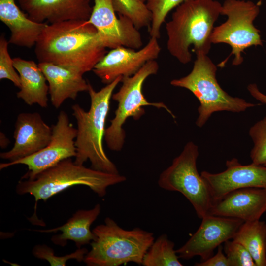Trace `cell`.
I'll return each instance as SVG.
<instances>
[{"label": "cell", "mask_w": 266, "mask_h": 266, "mask_svg": "<svg viewBox=\"0 0 266 266\" xmlns=\"http://www.w3.org/2000/svg\"><path fill=\"white\" fill-rule=\"evenodd\" d=\"M91 0H18L20 8L32 20L52 24L67 20H87Z\"/></svg>", "instance_id": "cell-17"}, {"label": "cell", "mask_w": 266, "mask_h": 266, "mask_svg": "<svg viewBox=\"0 0 266 266\" xmlns=\"http://www.w3.org/2000/svg\"><path fill=\"white\" fill-rule=\"evenodd\" d=\"M198 146L188 142L171 165L160 174L158 183L164 190L181 193L202 219L209 215L213 200L207 183L198 171Z\"/></svg>", "instance_id": "cell-8"}, {"label": "cell", "mask_w": 266, "mask_h": 266, "mask_svg": "<svg viewBox=\"0 0 266 266\" xmlns=\"http://www.w3.org/2000/svg\"><path fill=\"white\" fill-rule=\"evenodd\" d=\"M224 244L223 249L229 266H256L252 256L242 244L233 239Z\"/></svg>", "instance_id": "cell-28"}, {"label": "cell", "mask_w": 266, "mask_h": 266, "mask_svg": "<svg viewBox=\"0 0 266 266\" xmlns=\"http://www.w3.org/2000/svg\"><path fill=\"white\" fill-rule=\"evenodd\" d=\"M161 51L158 39L154 37H150L147 44L138 50L119 47L106 53L92 71L107 85L118 77L134 75L147 62L156 60Z\"/></svg>", "instance_id": "cell-13"}, {"label": "cell", "mask_w": 266, "mask_h": 266, "mask_svg": "<svg viewBox=\"0 0 266 266\" xmlns=\"http://www.w3.org/2000/svg\"><path fill=\"white\" fill-rule=\"evenodd\" d=\"M113 8L118 15L130 20L140 30L149 27L151 14L146 4L142 0H111Z\"/></svg>", "instance_id": "cell-24"}, {"label": "cell", "mask_w": 266, "mask_h": 266, "mask_svg": "<svg viewBox=\"0 0 266 266\" xmlns=\"http://www.w3.org/2000/svg\"><path fill=\"white\" fill-rule=\"evenodd\" d=\"M243 222L237 218L208 215L202 218L197 231L176 252L179 258L189 260L198 256L201 261H204L212 255L215 248L232 239Z\"/></svg>", "instance_id": "cell-12"}, {"label": "cell", "mask_w": 266, "mask_h": 266, "mask_svg": "<svg viewBox=\"0 0 266 266\" xmlns=\"http://www.w3.org/2000/svg\"><path fill=\"white\" fill-rule=\"evenodd\" d=\"M8 44V41L2 35L0 37V79H8L19 88L20 78L9 53Z\"/></svg>", "instance_id": "cell-29"}, {"label": "cell", "mask_w": 266, "mask_h": 266, "mask_svg": "<svg viewBox=\"0 0 266 266\" xmlns=\"http://www.w3.org/2000/svg\"><path fill=\"white\" fill-rule=\"evenodd\" d=\"M192 71L187 75L173 79L170 84L190 91L200 104L198 108L196 125L202 127L215 112L227 111L239 113L261 104H254L243 99L233 97L226 92L216 79V66L207 56L196 53Z\"/></svg>", "instance_id": "cell-6"}, {"label": "cell", "mask_w": 266, "mask_h": 266, "mask_svg": "<svg viewBox=\"0 0 266 266\" xmlns=\"http://www.w3.org/2000/svg\"><path fill=\"white\" fill-rule=\"evenodd\" d=\"M92 231L95 238L83 260L88 266H118L129 262L142 265L154 241L153 233L139 228L124 229L109 217Z\"/></svg>", "instance_id": "cell-5"}, {"label": "cell", "mask_w": 266, "mask_h": 266, "mask_svg": "<svg viewBox=\"0 0 266 266\" xmlns=\"http://www.w3.org/2000/svg\"><path fill=\"white\" fill-rule=\"evenodd\" d=\"M159 66L156 60L147 62L134 75L123 77L119 90L113 94L112 99L118 102L115 116L110 121V126L105 130L104 139L107 147L112 151H119L124 145L126 134L123 126L126 120L133 117L138 120L145 114L143 108L152 106L163 108L169 113L173 119L176 117L163 102H150L145 98L142 87L145 80L150 76L156 74Z\"/></svg>", "instance_id": "cell-7"}, {"label": "cell", "mask_w": 266, "mask_h": 266, "mask_svg": "<svg viewBox=\"0 0 266 266\" xmlns=\"http://www.w3.org/2000/svg\"><path fill=\"white\" fill-rule=\"evenodd\" d=\"M233 240L242 244L252 256L256 266H266V223L257 220L244 222Z\"/></svg>", "instance_id": "cell-22"}, {"label": "cell", "mask_w": 266, "mask_h": 266, "mask_svg": "<svg viewBox=\"0 0 266 266\" xmlns=\"http://www.w3.org/2000/svg\"><path fill=\"white\" fill-rule=\"evenodd\" d=\"M52 133V127L39 113H20L15 124L14 145L10 150L0 153V157L13 162L34 154L48 145Z\"/></svg>", "instance_id": "cell-15"}, {"label": "cell", "mask_w": 266, "mask_h": 266, "mask_svg": "<svg viewBox=\"0 0 266 266\" xmlns=\"http://www.w3.org/2000/svg\"><path fill=\"white\" fill-rule=\"evenodd\" d=\"M190 0H148L146 5L151 14L149 28L150 37L159 39L161 28L170 11L184 2Z\"/></svg>", "instance_id": "cell-25"}, {"label": "cell", "mask_w": 266, "mask_h": 266, "mask_svg": "<svg viewBox=\"0 0 266 266\" xmlns=\"http://www.w3.org/2000/svg\"><path fill=\"white\" fill-rule=\"evenodd\" d=\"M13 59L14 66L20 78V90L17 97L28 105L48 106L49 87L46 78L38 64L19 57Z\"/></svg>", "instance_id": "cell-20"}, {"label": "cell", "mask_w": 266, "mask_h": 266, "mask_svg": "<svg viewBox=\"0 0 266 266\" xmlns=\"http://www.w3.org/2000/svg\"><path fill=\"white\" fill-rule=\"evenodd\" d=\"M247 90L254 98L262 103L266 104V94L260 91L256 84L252 83L248 85Z\"/></svg>", "instance_id": "cell-31"}, {"label": "cell", "mask_w": 266, "mask_h": 266, "mask_svg": "<svg viewBox=\"0 0 266 266\" xmlns=\"http://www.w3.org/2000/svg\"><path fill=\"white\" fill-rule=\"evenodd\" d=\"M125 176L112 174L78 165L72 158L65 159L37 174L33 180H20L16 188L19 195L29 194L34 197V214L40 200L49 198L76 185L89 187L100 197L106 194L108 187L124 182Z\"/></svg>", "instance_id": "cell-4"}, {"label": "cell", "mask_w": 266, "mask_h": 266, "mask_svg": "<svg viewBox=\"0 0 266 266\" xmlns=\"http://www.w3.org/2000/svg\"><path fill=\"white\" fill-rule=\"evenodd\" d=\"M222 6L215 0H190L177 6L166 25V47L170 54L183 64L191 61V46L196 54L207 55L214 25L221 15Z\"/></svg>", "instance_id": "cell-2"}, {"label": "cell", "mask_w": 266, "mask_h": 266, "mask_svg": "<svg viewBox=\"0 0 266 266\" xmlns=\"http://www.w3.org/2000/svg\"><path fill=\"white\" fill-rule=\"evenodd\" d=\"M120 77L96 91L89 83L87 92L90 97L89 110L85 111L78 104L72 105V115L77 124L75 138L76 155L74 161L83 165L88 160L92 168L108 173H119L116 165L106 155L103 146L105 122L110 110L113 92L121 82Z\"/></svg>", "instance_id": "cell-3"}, {"label": "cell", "mask_w": 266, "mask_h": 266, "mask_svg": "<svg viewBox=\"0 0 266 266\" xmlns=\"http://www.w3.org/2000/svg\"><path fill=\"white\" fill-rule=\"evenodd\" d=\"M174 250V243L163 234L154 240L144 256V266H182Z\"/></svg>", "instance_id": "cell-23"}, {"label": "cell", "mask_w": 266, "mask_h": 266, "mask_svg": "<svg viewBox=\"0 0 266 266\" xmlns=\"http://www.w3.org/2000/svg\"><path fill=\"white\" fill-rule=\"evenodd\" d=\"M52 133L48 145L30 156L19 160L0 164V169L16 165H25L28 171L21 180H33L39 173L68 158L75 157L77 129L70 122L66 112L62 110L55 124L51 125Z\"/></svg>", "instance_id": "cell-10"}, {"label": "cell", "mask_w": 266, "mask_h": 266, "mask_svg": "<svg viewBox=\"0 0 266 266\" xmlns=\"http://www.w3.org/2000/svg\"><path fill=\"white\" fill-rule=\"evenodd\" d=\"M260 6L251 0H225L222 6L221 15L227 20L214 28L211 36L212 44L226 43L232 49L234 55L232 64H242V56L245 49L251 46H262L260 30L254 21L260 13Z\"/></svg>", "instance_id": "cell-9"}, {"label": "cell", "mask_w": 266, "mask_h": 266, "mask_svg": "<svg viewBox=\"0 0 266 266\" xmlns=\"http://www.w3.org/2000/svg\"><path fill=\"white\" fill-rule=\"evenodd\" d=\"M101 206L97 204L89 210H79L62 226L47 230H36L41 233H52L61 231V234L53 235L51 241L55 245L66 246L68 240L75 242L77 248L90 244L95 239V235L90 227L100 213Z\"/></svg>", "instance_id": "cell-21"}, {"label": "cell", "mask_w": 266, "mask_h": 266, "mask_svg": "<svg viewBox=\"0 0 266 266\" xmlns=\"http://www.w3.org/2000/svg\"><path fill=\"white\" fill-rule=\"evenodd\" d=\"M249 134L254 143L250 152L252 163L266 166V116L250 128Z\"/></svg>", "instance_id": "cell-26"}, {"label": "cell", "mask_w": 266, "mask_h": 266, "mask_svg": "<svg viewBox=\"0 0 266 266\" xmlns=\"http://www.w3.org/2000/svg\"><path fill=\"white\" fill-rule=\"evenodd\" d=\"M226 166V169L220 173H200L209 188L213 203L238 189H266V166L253 163L243 165L235 158L227 160Z\"/></svg>", "instance_id": "cell-14"}, {"label": "cell", "mask_w": 266, "mask_h": 266, "mask_svg": "<svg viewBox=\"0 0 266 266\" xmlns=\"http://www.w3.org/2000/svg\"><path fill=\"white\" fill-rule=\"evenodd\" d=\"M266 212V189L233 190L214 202L209 215L237 218L244 222L260 220Z\"/></svg>", "instance_id": "cell-16"}, {"label": "cell", "mask_w": 266, "mask_h": 266, "mask_svg": "<svg viewBox=\"0 0 266 266\" xmlns=\"http://www.w3.org/2000/svg\"><path fill=\"white\" fill-rule=\"evenodd\" d=\"M38 63H50L82 74L92 71L106 54L99 42L96 28L87 20L48 24L34 48Z\"/></svg>", "instance_id": "cell-1"}, {"label": "cell", "mask_w": 266, "mask_h": 266, "mask_svg": "<svg viewBox=\"0 0 266 266\" xmlns=\"http://www.w3.org/2000/svg\"><path fill=\"white\" fill-rule=\"evenodd\" d=\"M94 5L87 22L97 30V38L105 48L125 47L135 50L142 48L141 35L127 18L117 16L111 0H93Z\"/></svg>", "instance_id": "cell-11"}, {"label": "cell", "mask_w": 266, "mask_h": 266, "mask_svg": "<svg viewBox=\"0 0 266 266\" xmlns=\"http://www.w3.org/2000/svg\"><path fill=\"white\" fill-rule=\"evenodd\" d=\"M10 141L3 133L0 132V146L1 148L4 149L6 148Z\"/></svg>", "instance_id": "cell-32"}, {"label": "cell", "mask_w": 266, "mask_h": 266, "mask_svg": "<svg viewBox=\"0 0 266 266\" xmlns=\"http://www.w3.org/2000/svg\"><path fill=\"white\" fill-rule=\"evenodd\" d=\"M196 266H229L226 255L223 252V247L220 245L218 247L217 253L206 260L195 264Z\"/></svg>", "instance_id": "cell-30"}, {"label": "cell", "mask_w": 266, "mask_h": 266, "mask_svg": "<svg viewBox=\"0 0 266 266\" xmlns=\"http://www.w3.org/2000/svg\"><path fill=\"white\" fill-rule=\"evenodd\" d=\"M48 85L52 105L61 107L67 99L75 100L79 93L87 91L89 82L83 74L72 69L50 63H38Z\"/></svg>", "instance_id": "cell-19"}, {"label": "cell", "mask_w": 266, "mask_h": 266, "mask_svg": "<svg viewBox=\"0 0 266 266\" xmlns=\"http://www.w3.org/2000/svg\"><path fill=\"white\" fill-rule=\"evenodd\" d=\"M88 252L86 248H80L69 254L58 256L54 255V251L51 247L45 244H37L33 248L32 253L35 257L48 261L51 266H65L66 262L70 259H75L78 262L83 261Z\"/></svg>", "instance_id": "cell-27"}, {"label": "cell", "mask_w": 266, "mask_h": 266, "mask_svg": "<svg viewBox=\"0 0 266 266\" xmlns=\"http://www.w3.org/2000/svg\"><path fill=\"white\" fill-rule=\"evenodd\" d=\"M0 20L10 31L9 44L28 48L35 46L48 24L30 19L15 0H0Z\"/></svg>", "instance_id": "cell-18"}, {"label": "cell", "mask_w": 266, "mask_h": 266, "mask_svg": "<svg viewBox=\"0 0 266 266\" xmlns=\"http://www.w3.org/2000/svg\"><path fill=\"white\" fill-rule=\"evenodd\" d=\"M143 1L145 2L147 1L148 0H142Z\"/></svg>", "instance_id": "cell-33"}]
</instances>
